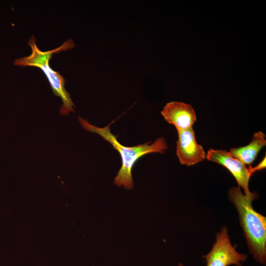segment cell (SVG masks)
<instances>
[{"label":"cell","mask_w":266,"mask_h":266,"mask_svg":"<svg viewBox=\"0 0 266 266\" xmlns=\"http://www.w3.org/2000/svg\"><path fill=\"white\" fill-rule=\"evenodd\" d=\"M266 157H265L262 161L256 166L252 167L249 166L248 168L250 173L252 174L254 172L257 170H261L266 168Z\"/></svg>","instance_id":"9c48e42d"},{"label":"cell","mask_w":266,"mask_h":266,"mask_svg":"<svg viewBox=\"0 0 266 266\" xmlns=\"http://www.w3.org/2000/svg\"><path fill=\"white\" fill-rule=\"evenodd\" d=\"M177 132L176 154L180 163L190 166L204 160L206 155L202 146L197 142L193 127Z\"/></svg>","instance_id":"8992f818"},{"label":"cell","mask_w":266,"mask_h":266,"mask_svg":"<svg viewBox=\"0 0 266 266\" xmlns=\"http://www.w3.org/2000/svg\"><path fill=\"white\" fill-rule=\"evenodd\" d=\"M178 266H184L182 264L179 263L178 265Z\"/></svg>","instance_id":"30bf717a"},{"label":"cell","mask_w":266,"mask_h":266,"mask_svg":"<svg viewBox=\"0 0 266 266\" xmlns=\"http://www.w3.org/2000/svg\"><path fill=\"white\" fill-rule=\"evenodd\" d=\"M202 258L206 262V266H242L247 256L236 250L231 242L228 228L223 226L216 234V241L211 251Z\"/></svg>","instance_id":"277c9868"},{"label":"cell","mask_w":266,"mask_h":266,"mask_svg":"<svg viewBox=\"0 0 266 266\" xmlns=\"http://www.w3.org/2000/svg\"><path fill=\"white\" fill-rule=\"evenodd\" d=\"M78 120L84 130L98 134L110 143L120 153L122 166L114 178V183L119 187L123 186L128 190H132L133 187L132 169L137 160L149 153H164V151L167 148L166 142L163 137L158 138L150 144V142H147L132 147L125 146L120 144L116 136L111 133L110 124L103 128H99L92 125L87 120L80 117H78Z\"/></svg>","instance_id":"7a4b0ae2"},{"label":"cell","mask_w":266,"mask_h":266,"mask_svg":"<svg viewBox=\"0 0 266 266\" xmlns=\"http://www.w3.org/2000/svg\"><path fill=\"white\" fill-rule=\"evenodd\" d=\"M206 158L222 165L228 169L237 181L238 187L243 189L245 195L251 196L255 193L249 189V182L252 174L242 162L226 150L209 149Z\"/></svg>","instance_id":"5b68a950"},{"label":"cell","mask_w":266,"mask_h":266,"mask_svg":"<svg viewBox=\"0 0 266 266\" xmlns=\"http://www.w3.org/2000/svg\"><path fill=\"white\" fill-rule=\"evenodd\" d=\"M266 136L262 132L255 133L251 142L247 145L233 148L229 152L244 165L251 166L259 151L266 146Z\"/></svg>","instance_id":"ba28073f"},{"label":"cell","mask_w":266,"mask_h":266,"mask_svg":"<svg viewBox=\"0 0 266 266\" xmlns=\"http://www.w3.org/2000/svg\"><path fill=\"white\" fill-rule=\"evenodd\" d=\"M229 199L235 206L239 216L250 253L259 264L266 263V218L257 212L252 202L258 197L255 192L251 196L244 195L239 187H232Z\"/></svg>","instance_id":"6da1fadb"},{"label":"cell","mask_w":266,"mask_h":266,"mask_svg":"<svg viewBox=\"0 0 266 266\" xmlns=\"http://www.w3.org/2000/svg\"><path fill=\"white\" fill-rule=\"evenodd\" d=\"M161 114L168 123L175 127L177 131L192 128L196 121L193 108L183 102L174 101L167 103Z\"/></svg>","instance_id":"52a82bcc"},{"label":"cell","mask_w":266,"mask_h":266,"mask_svg":"<svg viewBox=\"0 0 266 266\" xmlns=\"http://www.w3.org/2000/svg\"><path fill=\"white\" fill-rule=\"evenodd\" d=\"M28 44L32 49L31 54L28 56L16 59L14 65L22 66H35L40 68L48 79L53 93L60 97L63 102L60 109V113L62 115H67L70 111L74 112V104L69 94L66 89L65 79L49 65V61L53 54L66 51L74 47L72 40L69 39L58 48L47 51H42L38 48L36 39L33 35L29 39Z\"/></svg>","instance_id":"3957f363"}]
</instances>
